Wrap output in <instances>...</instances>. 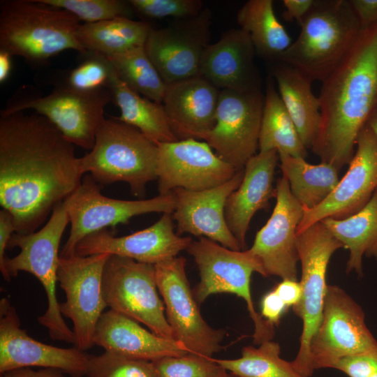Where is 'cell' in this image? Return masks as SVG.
<instances>
[{
    "label": "cell",
    "mask_w": 377,
    "mask_h": 377,
    "mask_svg": "<svg viewBox=\"0 0 377 377\" xmlns=\"http://www.w3.org/2000/svg\"><path fill=\"white\" fill-rule=\"evenodd\" d=\"M360 21L361 30L377 23V0H350Z\"/></svg>",
    "instance_id": "obj_44"
},
{
    "label": "cell",
    "mask_w": 377,
    "mask_h": 377,
    "mask_svg": "<svg viewBox=\"0 0 377 377\" xmlns=\"http://www.w3.org/2000/svg\"><path fill=\"white\" fill-rule=\"evenodd\" d=\"M85 59L66 76L64 86L82 94H93L108 89L112 65L101 54L87 52Z\"/></svg>",
    "instance_id": "obj_36"
},
{
    "label": "cell",
    "mask_w": 377,
    "mask_h": 377,
    "mask_svg": "<svg viewBox=\"0 0 377 377\" xmlns=\"http://www.w3.org/2000/svg\"><path fill=\"white\" fill-rule=\"evenodd\" d=\"M89 355L75 347L59 348L29 337L20 325L8 298L0 300V374L38 367L60 370L71 377L86 376Z\"/></svg>",
    "instance_id": "obj_19"
},
{
    "label": "cell",
    "mask_w": 377,
    "mask_h": 377,
    "mask_svg": "<svg viewBox=\"0 0 377 377\" xmlns=\"http://www.w3.org/2000/svg\"><path fill=\"white\" fill-rule=\"evenodd\" d=\"M280 169L294 198L303 209H313L323 202L339 182V170L320 162L313 165L305 158L278 154Z\"/></svg>",
    "instance_id": "obj_32"
},
{
    "label": "cell",
    "mask_w": 377,
    "mask_h": 377,
    "mask_svg": "<svg viewBox=\"0 0 377 377\" xmlns=\"http://www.w3.org/2000/svg\"><path fill=\"white\" fill-rule=\"evenodd\" d=\"M371 377H377V374H374V375L372 376Z\"/></svg>",
    "instance_id": "obj_51"
},
{
    "label": "cell",
    "mask_w": 377,
    "mask_h": 377,
    "mask_svg": "<svg viewBox=\"0 0 377 377\" xmlns=\"http://www.w3.org/2000/svg\"><path fill=\"white\" fill-rule=\"evenodd\" d=\"M313 3L314 0H283L286 10L282 16L287 21L295 20L300 24Z\"/></svg>",
    "instance_id": "obj_46"
},
{
    "label": "cell",
    "mask_w": 377,
    "mask_h": 377,
    "mask_svg": "<svg viewBox=\"0 0 377 377\" xmlns=\"http://www.w3.org/2000/svg\"><path fill=\"white\" fill-rule=\"evenodd\" d=\"M241 354L237 359L214 360L227 371L239 377H304L292 362L281 357L280 346L272 340L264 341L258 347L244 346Z\"/></svg>",
    "instance_id": "obj_34"
},
{
    "label": "cell",
    "mask_w": 377,
    "mask_h": 377,
    "mask_svg": "<svg viewBox=\"0 0 377 377\" xmlns=\"http://www.w3.org/2000/svg\"><path fill=\"white\" fill-rule=\"evenodd\" d=\"M108 89L112 100L120 110L119 120L138 128L156 145L179 140L171 128L163 104L130 89L119 77L114 67Z\"/></svg>",
    "instance_id": "obj_28"
},
{
    "label": "cell",
    "mask_w": 377,
    "mask_h": 377,
    "mask_svg": "<svg viewBox=\"0 0 377 377\" xmlns=\"http://www.w3.org/2000/svg\"><path fill=\"white\" fill-rule=\"evenodd\" d=\"M288 306L274 290L266 293L261 300L262 317L272 325H277Z\"/></svg>",
    "instance_id": "obj_42"
},
{
    "label": "cell",
    "mask_w": 377,
    "mask_h": 377,
    "mask_svg": "<svg viewBox=\"0 0 377 377\" xmlns=\"http://www.w3.org/2000/svg\"><path fill=\"white\" fill-rule=\"evenodd\" d=\"M94 343L105 351L151 362L189 353L181 343L160 337L134 319L112 309L101 316Z\"/></svg>",
    "instance_id": "obj_26"
},
{
    "label": "cell",
    "mask_w": 377,
    "mask_h": 377,
    "mask_svg": "<svg viewBox=\"0 0 377 377\" xmlns=\"http://www.w3.org/2000/svg\"><path fill=\"white\" fill-rule=\"evenodd\" d=\"M320 222L348 249L347 273L354 271L362 276L364 256L377 261V190L355 214L341 220L327 218Z\"/></svg>",
    "instance_id": "obj_29"
},
{
    "label": "cell",
    "mask_w": 377,
    "mask_h": 377,
    "mask_svg": "<svg viewBox=\"0 0 377 377\" xmlns=\"http://www.w3.org/2000/svg\"><path fill=\"white\" fill-rule=\"evenodd\" d=\"M106 57L130 89L162 103L166 84L147 55L145 45Z\"/></svg>",
    "instance_id": "obj_35"
},
{
    "label": "cell",
    "mask_w": 377,
    "mask_h": 377,
    "mask_svg": "<svg viewBox=\"0 0 377 377\" xmlns=\"http://www.w3.org/2000/svg\"><path fill=\"white\" fill-rule=\"evenodd\" d=\"M309 350L314 371L332 368L344 357L377 350L362 308L337 286H327L322 319Z\"/></svg>",
    "instance_id": "obj_13"
},
{
    "label": "cell",
    "mask_w": 377,
    "mask_h": 377,
    "mask_svg": "<svg viewBox=\"0 0 377 377\" xmlns=\"http://www.w3.org/2000/svg\"><path fill=\"white\" fill-rule=\"evenodd\" d=\"M278 159L276 150L259 151L250 158L241 184L227 200L226 221L242 250L246 247V235L253 215L268 209L270 198L275 197L273 182Z\"/></svg>",
    "instance_id": "obj_25"
},
{
    "label": "cell",
    "mask_w": 377,
    "mask_h": 377,
    "mask_svg": "<svg viewBox=\"0 0 377 377\" xmlns=\"http://www.w3.org/2000/svg\"><path fill=\"white\" fill-rule=\"evenodd\" d=\"M157 377H224L228 371L214 357L188 353L152 362Z\"/></svg>",
    "instance_id": "obj_39"
},
{
    "label": "cell",
    "mask_w": 377,
    "mask_h": 377,
    "mask_svg": "<svg viewBox=\"0 0 377 377\" xmlns=\"http://www.w3.org/2000/svg\"><path fill=\"white\" fill-rule=\"evenodd\" d=\"M237 20L249 35L256 54L272 64L279 61L293 42L275 15L272 0L246 1L238 10Z\"/></svg>",
    "instance_id": "obj_30"
},
{
    "label": "cell",
    "mask_w": 377,
    "mask_h": 377,
    "mask_svg": "<svg viewBox=\"0 0 377 377\" xmlns=\"http://www.w3.org/2000/svg\"><path fill=\"white\" fill-rule=\"evenodd\" d=\"M87 377H157L152 362L105 351L89 355Z\"/></svg>",
    "instance_id": "obj_38"
},
{
    "label": "cell",
    "mask_w": 377,
    "mask_h": 377,
    "mask_svg": "<svg viewBox=\"0 0 377 377\" xmlns=\"http://www.w3.org/2000/svg\"><path fill=\"white\" fill-rule=\"evenodd\" d=\"M80 20L41 0L0 3V50L34 64H43L67 50L85 54L76 32Z\"/></svg>",
    "instance_id": "obj_4"
},
{
    "label": "cell",
    "mask_w": 377,
    "mask_h": 377,
    "mask_svg": "<svg viewBox=\"0 0 377 377\" xmlns=\"http://www.w3.org/2000/svg\"><path fill=\"white\" fill-rule=\"evenodd\" d=\"M332 368L349 377H371L377 374V350L344 357L338 360Z\"/></svg>",
    "instance_id": "obj_41"
},
{
    "label": "cell",
    "mask_w": 377,
    "mask_h": 377,
    "mask_svg": "<svg viewBox=\"0 0 377 377\" xmlns=\"http://www.w3.org/2000/svg\"><path fill=\"white\" fill-rule=\"evenodd\" d=\"M158 146L138 128L117 118L104 119L91 150L78 158L82 175L98 183H127L131 193L142 197L148 182L157 179Z\"/></svg>",
    "instance_id": "obj_5"
},
{
    "label": "cell",
    "mask_w": 377,
    "mask_h": 377,
    "mask_svg": "<svg viewBox=\"0 0 377 377\" xmlns=\"http://www.w3.org/2000/svg\"><path fill=\"white\" fill-rule=\"evenodd\" d=\"M151 29V26L147 21L117 17L95 23L80 24L76 36L87 52L108 57L144 46Z\"/></svg>",
    "instance_id": "obj_31"
},
{
    "label": "cell",
    "mask_w": 377,
    "mask_h": 377,
    "mask_svg": "<svg viewBox=\"0 0 377 377\" xmlns=\"http://www.w3.org/2000/svg\"><path fill=\"white\" fill-rule=\"evenodd\" d=\"M135 13L147 19L196 16L203 10L200 0H129Z\"/></svg>",
    "instance_id": "obj_40"
},
{
    "label": "cell",
    "mask_w": 377,
    "mask_h": 377,
    "mask_svg": "<svg viewBox=\"0 0 377 377\" xmlns=\"http://www.w3.org/2000/svg\"><path fill=\"white\" fill-rule=\"evenodd\" d=\"M109 256L103 253L59 257L57 282L66 295L60 311L73 323L74 347L84 352L95 345L96 326L108 306L103 274Z\"/></svg>",
    "instance_id": "obj_11"
},
{
    "label": "cell",
    "mask_w": 377,
    "mask_h": 377,
    "mask_svg": "<svg viewBox=\"0 0 377 377\" xmlns=\"http://www.w3.org/2000/svg\"><path fill=\"white\" fill-rule=\"evenodd\" d=\"M157 146L159 195L179 188L191 191L211 188L226 182L238 171L205 141L188 138Z\"/></svg>",
    "instance_id": "obj_17"
},
{
    "label": "cell",
    "mask_w": 377,
    "mask_h": 377,
    "mask_svg": "<svg viewBox=\"0 0 377 377\" xmlns=\"http://www.w3.org/2000/svg\"><path fill=\"white\" fill-rule=\"evenodd\" d=\"M212 21L210 9L204 8L196 16L152 28L145 48L165 84L200 75Z\"/></svg>",
    "instance_id": "obj_16"
},
{
    "label": "cell",
    "mask_w": 377,
    "mask_h": 377,
    "mask_svg": "<svg viewBox=\"0 0 377 377\" xmlns=\"http://www.w3.org/2000/svg\"><path fill=\"white\" fill-rule=\"evenodd\" d=\"M11 56L4 50H0V83L5 82L10 76L12 68Z\"/></svg>",
    "instance_id": "obj_48"
},
{
    "label": "cell",
    "mask_w": 377,
    "mask_h": 377,
    "mask_svg": "<svg viewBox=\"0 0 377 377\" xmlns=\"http://www.w3.org/2000/svg\"><path fill=\"white\" fill-rule=\"evenodd\" d=\"M348 169L330 195L313 209H304L297 235L325 219L350 217L360 211L377 190V135L367 124L360 131Z\"/></svg>",
    "instance_id": "obj_18"
},
{
    "label": "cell",
    "mask_w": 377,
    "mask_h": 377,
    "mask_svg": "<svg viewBox=\"0 0 377 377\" xmlns=\"http://www.w3.org/2000/svg\"><path fill=\"white\" fill-rule=\"evenodd\" d=\"M100 188L88 174L68 197L71 232L60 256L74 255L77 244L93 232L126 223L135 216L151 212L172 214L175 210L173 192L150 199L126 200L106 197L102 195Z\"/></svg>",
    "instance_id": "obj_12"
},
{
    "label": "cell",
    "mask_w": 377,
    "mask_h": 377,
    "mask_svg": "<svg viewBox=\"0 0 377 377\" xmlns=\"http://www.w3.org/2000/svg\"><path fill=\"white\" fill-rule=\"evenodd\" d=\"M103 292L110 309L145 325L160 337L175 340L159 296L154 265L110 255L103 269Z\"/></svg>",
    "instance_id": "obj_9"
},
{
    "label": "cell",
    "mask_w": 377,
    "mask_h": 377,
    "mask_svg": "<svg viewBox=\"0 0 377 377\" xmlns=\"http://www.w3.org/2000/svg\"><path fill=\"white\" fill-rule=\"evenodd\" d=\"M320 124L313 151L339 170L348 164L360 131L377 112V23L322 82Z\"/></svg>",
    "instance_id": "obj_2"
},
{
    "label": "cell",
    "mask_w": 377,
    "mask_h": 377,
    "mask_svg": "<svg viewBox=\"0 0 377 377\" xmlns=\"http://www.w3.org/2000/svg\"><path fill=\"white\" fill-rule=\"evenodd\" d=\"M74 145L45 117L16 112L0 119V204L16 233L36 231L80 186Z\"/></svg>",
    "instance_id": "obj_1"
},
{
    "label": "cell",
    "mask_w": 377,
    "mask_h": 377,
    "mask_svg": "<svg viewBox=\"0 0 377 377\" xmlns=\"http://www.w3.org/2000/svg\"><path fill=\"white\" fill-rule=\"evenodd\" d=\"M186 259L175 257L154 265L157 287L175 340L191 353L208 357L223 350L226 332L212 327L201 315L187 279Z\"/></svg>",
    "instance_id": "obj_10"
},
{
    "label": "cell",
    "mask_w": 377,
    "mask_h": 377,
    "mask_svg": "<svg viewBox=\"0 0 377 377\" xmlns=\"http://www.w3.org/2000/svg\"><path fill=\"white\" fill-rule=\"evenodd\" d=\"M264 102L261 91L221 90L215 126L199 139L236 170L244 169L258 148Z\"/></svg>",
    "instance_id": "obj_15"
},
{
    "label": "cell",
    "mask_w": 377,
    "mask_h": 377,
    "mask_svg": "<svg viewBox=\"0 0 377 377\" xmlns=\"http://www.w3.org/2000/svg\"><path fill=\"white\" fill-rule=\"evenodd\" d=\"M275 190L274 210L249 250L259 260L267 277L273 275L282 280H297V229L304 209L293 195L284 177L278 179Z\"/></svg>",
    "instance_id": "obj_20"
},
{
    "label": "cell",
    "mask_w": 377,
    "mask_h": 377,
    "mask_svg": "<svg viewBox=\"0 0 377 377\" xmlns=\"http://www.w3.org/2000/svg\"><path fill=\"white\" fill-rule=\"evenodd\" d=\"M196 263L200 280L193 290L198 304L212 295L232 293L242 298L254 325L253 343L272 340L274 326L266 321L254 307L251 277L254 272L267 277L259 260L249 249L234 251L204 237L192 241L186 250Z\"/></svg>",
    "instance_id": "obj_7"
},
{
    "label": "cell",
    "mask_w": 377,
    "mask_h": 377,
    "mask_svg": "<svg viewBox=\"0 0 377 377\" xmlns=\"http://www.w3.org/2000/svg\"><path fill=\"white\" fill-rule=\"evenodd\" d=\"M244 169L237 171L226 182L217 186L191 191L176 188L175 207L172 213L177 222V234L187 232L204 236L234 251H241L237 240L229 230L225 217V207L230 195L241 184Z\"/></svg>",
    "instance_id": "obj_22"
},
{
    "label": "cell",
    "mask_w": 377,
    "mask_h": 377,
    "mask_svg": "<svg viewBox=\"0 0 377 377\" xmlns=\"http://www.w3.org/2000/svg\"><path fill=\"white\" fill-rule=\"evenodd\" d=\"M172 214L164 213L151 226L131 235L116 237L107 229L84 237L76 246L75 255H115L156 265L186 250L192 242L174 230Z\"/></svg>",
    "instance_id": "obj_21"
},
{
    "label": "cell",
    "mask_w": 377,
    "mask_h": 377,
    "mask_svg": "<svg viewBox=\"0 0 377 377\" xmlns=\"http://www.w3.org/2000/svg\"><path fill=\"white\" fill-rule=\"evenodd\" d=\"M69 205L68 198L57 204L46 224L39 230L28 234H13L8 248L19 247L20 251L13 258H6L4 279L10 281L19 272H29L38 279L47 300L45 312L37 318L38 323L48 330L54 341L74 344L73 331L63 318L56 294L60 257L59 247L63 233L70 222Z\"/></svg>",
    "instance_id": "obj_6"
},
{
    "label": "cell",
    "mask_w": 377,
    "mask_h": 377,
    "mask_svg": "<svg viewBox=\"0 0 377 377\" xmlns=\"http://www.w3.org/2000/svg\"><path fill=\"white\" fill-rule=\"evenodd\" d=\"M14 232H16L17 230L12 214L2 209L0 211V270L3 279L6 276L4 263L7 258L5 251Z\"/></svg>",
    "instance_id": "obj_43"
},
{
    "label": "cell",
    "mask_w": 377,
    "mask_h": 377,
    "mask_svg": "<svg viewBox=\"0 0 377 377\" xmlns=\"http://www.w3.org/2000/svg\"><path fill=\"white\" fill-rule=\"evenodd\" d=\"M63 374L54 369L43 368L36 371L31 367H22L1 373L0 377H65Z\"/></svg>",
    "instance_id": "obj_47"
},
{
    "label": "cell",
    "mask_w": 377,
    "mask_h": 377,
    "mask_svg": "<svg viewBox=\"0 0 377 377\" xmlns=\"http://www.w3.org/2000/svg\"><path fill=\"white\" fill-rule=\"evenodd\" d=\"M297 247L302 267V297L293 308L302 321V330L300 348L292 364L300 374L310 377L314 372L310 343L322 319L328 286L327 266L332 254L344 246L322 222H318L297 235Z\"/></svg>",
    "instance_id": "obj_8"
},
{
    "label": "cell",
    "mask_w": 377,
    "mask_h": 377,
    "mask_svg": "<svg viewBox=\"0 0 377 377\" xmlns=\"http://www.w3.org/2000/svg\"><path fill=\"white\" fill-rule=\"evenodd\" d=\"M64 9L84 23H95L117 17L132 19L135 13L128 1L123 0H41Z\"/></svg>",
    "instance_id": "obj_37"
},
{
    "label": "cell",
    "mask_w": 377,
    "mask_h": 377,
    "mask_svg": "<svg viewBox=\"0 0 377 377\" xmlns=\"http://www.w3.org/2000/svg\"><path fill=\"white\" fill-rule=\"evenodd\" d=\"M274 290L288 308L296 306L301 300V284L297 280L283 279Z\"/></svg>",
    "instance_id": "obj_45"
},
{
    "label": "cell",
    "mask_w": 377,
    "mask_h": 377,
    "mask_svg": "<svg viewBox=\"0 0 377 377\" xmlns=\"http://www.w3.org/2000/svg\"><path fill=\"white\" fill-rule=\"evenodd\" d=\"M256 54L244 31L240 28L229 29L207 47L200 75L219 90L261 91V79L254 61Z\"/></svg>",
    "instance_id": "obj_23"
},
{
    "label": "cell",
    "mask_w": 377,
    "mask_h": 377,
    "mask_svg": "<svg viewBox=\"0 0 377 377\" xmlns=\"http://www.w3.org/2000/svg\"><path fill=\"white\" fill-rule=\"evenodd\" d=\"M367 124L377 135V112L371 117Z\"/></svg>",
    "instance_id": "obj_49"
},
{
    "label": "cell",
    "mask_w": 377,
    "mask_h": 377,
    "mask_svg": "<svg viewBox=\"0 0 377 377\" xmlns=\"http://www.w3.org/2000/svg\"><path fill=\"white\" fill-rule=\"evenodd\" d=\"M300 34L277 62L323 82L355 43L361 27L350 0H318L299 24Z\"/></svg>",
    "instance_id": "obj_3"
},
{
    "label": "cell",
    "mask_w": 377,
    "mask_h": 377,
    "mask_svg": "<svg viewBox=\"0 0 377 377\" xmlns=\"http://www.w3.org/2000/svg\"><path fill=\"white\" fill-rule=\"evenodd\" d=\"M111 100L109 89L82 94L62 85L46 96L12 99L1 117L34 110L52 122L74 145L91 150L97 129L105 119V108Z\"/></svg>",
    "instance_id": "obj_14"
},
{
    "label": "cell",
    "mask_w": 377,
    "mask_h": 377,
    "mask_svg": "<svg viewBox=\"0 0 377 377\" xmlns=\"http://www.w3.org/2000/svg\"><path fill=\"white\" fill-rule=\"evenodd\" d=\"M220 91L200 75L166 84L162 104L179 140H198L214 128Z\"/></svg>",
    "instance_id": "obj_24"
},
{
    "label": "cell",
    "mask_w": 377,
    "mask_h": 377,
    "mask_svg": "<svg viewBox=\"0 0 377 377\" xmlns=\"http://www.w3.org/2000/svg\"><path fill=\"white\" fill-rule=\"evenodd\" d=\"M270 76L306 149H312L320 124V104L312 91L313 81L282 62L272 63Z\"/></svg>",
    "instance_id": "obj_27"
},
{
    "label": "cell",
    "mask_w": 377,
    "mask_h": 377,
    "mask_svg": "<svg viewBox=\"0 0 377 377\" xmlns=\"http://www.w3.org/2000/svg\"><path fill=\"white\" fill-rule=\"evenodd\" d=\"M260 151L276 150L305 158L306 148L278 92L274 79L267 80L264 108L258 140Z\"/></svg>",
    "instance_id": "obj_33"
},
{
    "label": "cell",
    "mask_w": 377,
    "mask_h": 377,
    "mask_svg": "<svg viewBox=\"0 0 377 377\" xmlns=\"http://www.w3.org/2000/svg\"><path fill=\"white\" fill-rule=\"evenodd\" d=\"M224 377H239V376H237L232 373L228 372Z\"/></svg>",
    "instance_id": "obj_50"
}]
</instances>
